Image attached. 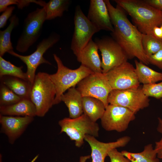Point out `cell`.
I'll list each match as a JSON object with an SVG mask.
<instances>
[{"label": "cell", "mask_w": 162, "mask_h": 162, "mask_svg": "<svg viewBox=\"0 0 162 162\" xmlns=\"http://www.w3.org/2000/svg\"><path fill=\"white\" fill-rule=\"evenodd\" d=\"M135 70L140 83L151 84L162 81V73L157 72L142 62L135 60Z\"/></svg>", "instance_id": "22"}, {"label": "cell", "mask_w": 162, "mask_h": 162, "mask_svg": "<svg viewBox=\"0 0 162 162\" xmlns=\"http://www.w3.org/2000/svg\"><path fill=\"white\" fill-rule=\"evenodd\" d=\"M142 44L147 57L156 53L162 48V40L153 35L142 34Z\"/></svg>", "instance_id": "27"}, {"label": "cell", "mask_w": 162, "mask_h": 162, "mask_svg": "<svg viewBox=\"0 0 162 162\" xmlns=\"http://www.w3.org/2000/svg\"><path fill=\"white\" fill-rule=\"evenodd\" d=\"M83 114L91 120L96 122L103 116L106 109L104 103L100 100L91 97H82Z\"/></svg>", "instance_id": "21"}, {"label": "cell", "mask_w": 162, "mask_h": 162, "mask_svg": "<svg viewBox=\"0 0 162 162\" xmlns=\"http://www.w3.org/2000/svg\"><path fill=\"white\" fill-rule=\"evenodd\" d=\"M33 119L34 117L31 116H6L0 114L1 132L7 136L9 142L13 144Z\"/></svg>", "instance_id": "14"}, {"label": "cell", "mask_w": 162, "mask_h": 162, "mask_svg": "<svg viewBox=\"0 0 162 162\" xmlns=\"http://www.w3.org/2000/svg\"><path fill=\"white\" fill-rule=\"evenodd\" d=\"M22 99L15 94L6 86L1 83L0 106L11 105L19 102Z\"/></svg>", "instance_id": "28"}, {"label": "cell", "mask_w": 162, "mask_h": 162, "mask_svg": "<svg viewBox=\"0 0 162 162\" xmlns=\"http://www.w3.org/2000/svg\"><path fill=\"white\" fill-rule=\"evenodd\" d=\"M107 156L110 158V162H131L121 152H119L116 148L110 150L108 152Z\"/></svg>", "instance_id": "31"}, {"label": "cell", "mask_w": 162, "mask_h": 162, "mask_svg": "<svg viewBox=\"0 0 162 162\" xmlns=\"http://www.w3.org/2000/svg\"><path fill=\"white\" fill-rule=\"evenodd\" d=\"M10 23L4 30L0 31V56L13 50L11 41V34L13 29L19 23V19L16 14L12 15L9 19Z\"/></svg>", "instance_id": "23"}, {"label": "cell", "mask_w": 162, "mask_h": 162, "mask_svg": "<svg viewBox=\"0 0 162 162\" xmlns=\"http://www.w3.org/2000/svg\"><path fill=\"white\" fill-rule=\"evenodd\" d=\"M1 83L9 88L22 99H30L32 85L28 81L14 76H5L0 77Z\"/></svg>", "instance_id": "20"}, {"label": "cell", "mask_w": 162, "mask_h": 162, "mask_svg": "<svg viewBox=\"0 0 162 162\" xmlns=\"http://www.w3.org/2000/svg\"><path fill=\"white\" fill-rule=\"evenodd\" d=\"M46 20L45 6L37 8L30 13L25 19L23 31L16 47L19 52H26L38 40L40 35L43 24Z\"/></svg>", "instance_id": "6"}, {"label": "cell", "mask_w": 162, "mask_h": 162, "mask_svg": "<svg viewBox=\"0 0 162 162\" xmlns=\"http://www.w3.org/2000/svg\"><path fill=\"white\" fill-rule=\"evenodd\" d=\"M98 47L92 39L76 56L78 61L93 73H101V61L98 53Z\"/></svg>", "instance_id": "17"}, {"label": "cell", "mask_w": 162, "mask_h": 162, "mask_svg": "<svg viewBox=\"0 0 162 162\" xmlns=\"http://www.w3.org/2000/svg\"><path fill=\"white\" fill-rule=\"evenodd\" d=\"M105 74L112 90H124L140 87L135 68L128 61Z\"/></svg>", "instance_id": "13"}, {"label": "cell", "mask_w": 162, "mask_h": 162, "mask_svg": "<svg viewBox=\"0 0 162 162\" xmlns=\"http://www.w3.org/2000/svg\"><path fill=\"white\" fill-rule=\"evenodd\" d=\"M70 1L69 0H50L45 6L46 20H51L62 17L68 10Z\"/></svg>", "instance_id": "25"}, {"label": "cell", "mask_w": 162, "mask_h": 162, "mask_svg": "<svg viewBox=\"0 0 162 162\" xmlns=\"http://www.w3.org/2000/svg\"><path fill=\"white\" fill-rule=\"evenodd\" d=\"M60 100L67 107L69 118H76L83 114L82 97L75 87L69 88L66 93L62 94Z\"/></svg>", "instance_id": "18"}, {"label": "cell", "mask_w": 162, "mask_h": 162, "mask_svg": "<svg viewBox=\"0 0 162 162\" xmlns=\"http://www.w3.org/2000/svg\"><path fill=\"white\" fill-rule=\"evenodd\" d=\"M74 23L70 49L76 56L92 39L93 35L100 30L85 15L79 5L75 8Z\"/></svg>", "instance_id": "7"}, {"label": "cell", "mask_w": 162, "mask_h": 162, "mask_svg": "<svg viewBox=\"0 0 162 162\" xmlns=\"http://www.w3.org/2000/svg\"><path fill=\"white\" fill-rule=\"evenodd\" d=\"M15 7L10 6L8 7L0 16V28L4 27L8 20L11 17Z\"/></svg>", "instance_id": "33"}, {"label": "cell", "mask_w": 162, "mask_h": 162, "mask_svg": "<svg viewBox=\"0 0 162 162\" xmlns=\"http://www.w3.org/2000/svg\"><path fill=\"white\" fill-rule=\"evenodd\" d=\"M56 91L50 74L39 72L32 85L30 98L34 105L36 116L44 117L54 103Z\"/></svg>", "instance_id": "4"}, {"label": "cell", "mask_w": 162, "mask_h": 162, "mask_svg": "<svg viewBox=\"0 0 162 162\" xmlns=\"http://www.w3.org/2000/svg\"><path fill=\"white\" fill-rule=\"evenodd\" d=\"M148 4L159 10L162 11V0H144Z\"/></svg>", "instance_id": "34"}, {"label": "cell", "mask_w": 162, "mask_h": 162, "mask_svg": "<svg viewBox=\"0 0 162 162\" xmlns=\"http://www.w3.org/2000/svg\"><path fill=\"white\" fill-rule=\"evenodd\" d=\"M84 140L91 147L92 162H104L105 158L110 150L125 146L129 142L130 138L128 136H124L115 141L106 143L98 141L93 136L87 135Z\"/></svg>", "instance_id": "15"}, {"label": "cell", "mask_w": 162, "mask_h": 162, "mask_svg": "<svg viewBox=\"0 0 162 162\" xmlns=\"http://www.w3.org/2000/svg\"><path fill=\"white\" fill-rule=\"evenodd\" d=\"M113 27V38L124 51L128 58H136L146 65L149 63L142 44V33L129 20L124 11L119 6L114 7L104 0Z\"/></svg>", "instance_id": "1"}, {"label": "cell", "mask_w": 162, "mask_h": 162, "mask_svg": "<svg viewBox=\"0 0 162 162\" xmlns=\"http://www.w3.org/2000/svg\"><path fill=\"white\" fill-rule=\"evenodd\" d=\"M153 33L156 38L162 40V30L160 27H154L153 30Z\"/></svg>", "instance_id": "36"}, {"label": "cell", "mask_w": 162, "mask_h": 162, "mask_svg": "<svg viewBox=\"0 0 162 162\" xmlns=\"http://www.w3.org/2000/svg\"><path fill=\"white\" fill-rule=\"evenodd\" d=\"M22 66L17 67L0 56V77L14 76L28 81L26 74L22 70ZM29 82V81H28Z\"/></svg>", "instance_id": "26"}, {"label": "cell", "mask_w": 162, "mask_h": 162, "mask_svg": "<svg viewBox=\"0 0 162 162\" xmlns=\"http://www.w3.org/2000/svg\"><path fill=\"white\" fill-rule=\"evenodd\" d=\"M53 56L57 64V70L55 73L50 74V76L56 89L54 103L56 105L61 102V97L67 90L75 87L82 80L93 72L81 64L77 69H70L63 64L56 54H54Z\"/></svg>", "instance_id": "3"}, {"label": "cell", "mask_w": 162, "mask_h": 162, "mask_svg": "<svg viewBox=\"0 0 162 162\" xmlns=\"http://www.w3.org/2000/svg\"><path fill=\"white\" fill-rule=\"evenodd\" d=\"M32 3L38 4L42 7L45 6L46 3L45 1L42 0H0V12L4 11L8 7L13 4L16 5L18 9H21Z\"/></svg>", "instance_id": "29"}, {"label": "cell", "mask_w": 162, "mask_h": 162, "mask_svg": "<svg viewBox=\"0 0 162 162\" xmlns=\"http://www.w3.org/2000/svg\"><path fill=\"white\" fill-rule=\"evenodd\" d=\"M158 125L157 128L158 131L162 135V119L158 118Z\"/></svg>", "instance_id": "37"}, {"label": "cell", "mask_w": 162, "mask_h": 162, "mask_svg": "<svg viewBox=\"0 0 162 162\" xmlns=\"http://www.w3.org/2000/svg\"><path fill=\"white\" fill-rule=\"evenodd\" d=\"M35 161V160L33 159L31 162H34V161Z\"/></svg>", "instance_id": "39"}, {"label": "cell", "mask_w": 162, "mask_h": 162, "mask_svg": "<svg viewBox=\"0 0 162 162\" xmlns=\"http://www.w3.org/2000/svg\"><path fill=\"white\" fill-rule=\"evenodd\" d=\"M87 17L100 31H113L108 10L104 0H91Z\"/></svg>", "instance_id": "16"}, {"label": "cell", "mask_w": 162, "mask_h": 162, "mask_svg": "<svg viewBox=\"0 0 162 162\" xmlns=\"http://www.w3.org/2000/svg\"><path fill=\"white\" fill-rule=\"evenodd\" d=\"M160 28H161V29L162 30V25H161L160 26Z\"/></svg>", "instance_id": "40"}, {"label": "cell", "mask_w": 162, "mask_h": 162, "mask_svg": "<svg viewBox=\"0 0 162 162\" xmlns=\"http://www.w3.org/2000/svg\"><path fill=\"white\" fill-rule=\"evenodd\" d=\"M0 114L6 116H36L35 107L30 99H22L19 102L8 106H0Z\"/></svg>", "instance_id": "19"}, {"label": "cell", "mask_w": 162, "mask_h": 162, "mask_svg": "<svg viewBox=\"0 0 162 162\" xmlns=\"http://www.w3.org/2000/svg\"><path fill=\"white\" fill-rule=\"evenodd\" d=\"M121 153L131 162H159L157 152L151 144L145 146L143 150L140 152L133 153L124 150Z\"/></svg>", "instance_id": "24"}, {"label": "cell", "mask_w": 162, "mask_h": 162, "mask_svg": "<svg viewBox=\"0 0 162 162\" xmlns=\"http://www.w3.org/2000/svg\"><path fill=\"white\" fill-rule=\"evenodd\" d=\"M142 89L144 94L148 97L162 99V81L158 83L143 85Z\"/></svg>", "instance_id": "30"}, {"label": "cell", "mask_w": 162, "mask_h": 162, "mask_svg": "<svg viewBox=\"0 0 162 162\" xmlns=\"http://www.w3.org/2000/svg\"><path fill=\"white\" fill-rule=\"evenodd\" d=\"M114 1L130 16L135 26L142 33L153 35L154 28L162 25V11L151 6L144 0Z\"/></svg>", "instance_id": "2"}, {"label": "cell", "mask_w": 162, "mask_h": 162, "mask_svg": "<svg viewBox=\"0 0 162 162\" xmlns=\"http://www.w3.org/2000/svg\"><path fill=\"white\" fill-rule=\"evenodd\" d=\"M58 123L61 128L60 133H65L71 140L75 141V146L78 147L84 144L86 135L98 136V124L84 114L76 118H65Z\"/></svg>", "instance_id": "5"}, {"label": "cell", "mask_w": 162, "mask_h": 162, "mask_svg": "<svg viewBox=\"0 0 162 162\" xmlns=\"http://www.w3.org/2000/svg\"><path fill=\"white\" fill-rule=\"evenodd\" d=\"M108 101L109 104L127 108L135 114L148 107L150 100L140 86L124 90H112L109 95Z\"/></svg>", "instance_id": "9"}, {"label": "cell", "mask_w": 162, "mask_h": 162, "mask_svg": "<svg viewBox=\"0 0 162 162\" xmlns=\"http://www.w3.org/2000/svg\"><path fill=\"white\" fill-rule=\"evenodd\" d=\"M76 88L82 97L97 98L104 103L106 108L109 104L108 97L112 89L105 74L92 73L81 81Z\"/></svg>", "instance_id": "11"}, {"label": "cell", "mask_w": 162, "mask_h": 162, "mask_svg": "<svg viewBox=\"0 0 162 162\" xmlns=\"http://www.w3.org/2000/svg\"><path fill=\"white\" fill-rule=\"evenodd\" d=\"M60 36L55 33H52L49 36L43 39L37 45L36 49L32 53L28 56L20 55L13 50L8 52L10 54L20 59L26 65V74L28 81L32 85L38 67L42 64L51 65V63L43 57L44 54L59 40Z\"/></svg>", "instance_id": "8"}, {"label": "cell", "mask_w": 162, "mask_h": 162, "mask_svg": "<svg viewBox=\"0 0 162 162\" xmlns=\"http://www.w3.org/2000/svg\"><path fill=\"white\" fill-rule=\"evenodd\" d=\"M149 64L162 70V48L154 54L148 57Z\"/></svg>", "instance_id": "32"}, {"label": "cell", "mask_w": 162, "mask_h": 162, "mask_svg": "<svg viewBox=\"0 0 162 162\" xmlns=\"http://www.w3.org/2000/svg\"><path fill=\"white\" fill-rule=\"evenodd\" d=\"M91 157V155H90L81 156L80 158V162H86L87 160L89 159Z\"/></svg>", "instance_id": "38"}, {"label": "cell", "mask_w": 162, "mask_h": 162, "mask_svg": "<svg viewBox=\"0 0 162 162\" xmlns=\"http://www.w3.org/2000/svg\"><path fill=\"white\" fill-rule=\"evenodd\" d=\"M94 42L101 52L102 73L106 74L128 61L129 58L126 53L113 38H97Z\"/></svg>", "instance_id": "10"}, {"label": "cell", "mask_w": 162, "mask_h": 162, "mask_svg": "<svg viewBox=\"0 0 162 162\" xmlns=\"http://www.w3.org/2000/svg\"><path fill=\"white\" fill-rule=\"evenodd\" d=\"M135 118V114L128 109L109 104L100 119L101 125L105 130L121 132L126 130Z\"/></svg>", "instance_id": "12"}, {"label": "cell", "mask_w": 162, "mask_h": 162, "mask_svg": "<svg viewBox=\"0 0 162 162\" xmlns=\"http://www.w3.org/2000/svg\"><path fill=\"white\" fill-rule=\"evenodd\" d=\"M154 149L157 153L158 158L162 159V137L158 141L155 142Z\"/></svg>", "instance_id": "35"}]
</instances>
